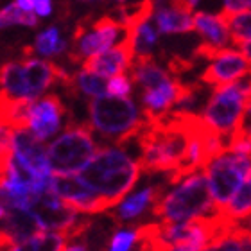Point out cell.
Returning a JSON list of instances; mask_svg holds the SVG:
<instances>
[{
  "instance_id": "cell-1",
  "label": "cell",
  "mask_w": 251,
  "mask_h": 251,
  "mask_svg": "<svg viewBox=\"0 0 251 251\" xmlns=\"http://www.w3.org/2000/svg\"><path fill=\"white\" fill-rule=\"evenodd\" d=\"M140 173V162H135L124 147H102L79 171L77 176L95 192L117 204L135 187Z\"/></svg>"
},
{
  "instance_id": "cell-2",
  "label": "cell",
  "mask_w": 251,
  "mask_h": 251,
  "mask_svg": "<svg viewBox=\"0 0 251 251\" xmlns=\"http://www.w3.org/2000/svg\"><path fill=\"white\" fill-rule=\"evenodd\" d=\"M173 187L171 192L163 194L158 199L151 210L152 215L160 221L183 223L219 212L203 169L185 176Z\"/></svg>"
},
{
  "instance_id": "cell-3",
  "label": "cell",
  "mask_w": 251,
  "mask_h": 251,
  "mask_svg": "<svg viewBox=\"0 0 251 251\" xmlns=\"http://www.w3.org/2000/svg\"><path fill=\"white\" fill-rule=\"evenodd\" d=\"M88 121L100 136L117 146H124L126 142L136 138L146 124L142 110L135 100L111 94L95 97L90 102Z\"/></svg>"
},
{
  "instance_id": "cell-4",
  "label": "cell",
  "mask_w": 251,
  "mask_h": 251,
  "mask_svg": "<svg viewBox=\"0 0 251 251\" xmlns=\"http://www.w3.org/2000/svg\"><path fill=\"white\" fill-rule=\"evenodd\" d=\"M97 151L92 126L77 122L70 115L65 133L49 144V163L54 174H77Z\"/></svg>"
},
{
  "instance_id": "cell-5",
  "label": "cell",
  "mask_w": 251,
  "mask_h": 251,
  "mask_svg": "<svg viewBox=\"0 0 251 251\" xmlns=\"http://www.w3.org/2000/svg\"><path fill=\"white\" fill-rule=\"evenodd\" d=\"M129 27H126L115 16L106 13L92 20L90 16L77 22L72 32V45L68 50L70 63H83L84 59L97 56L124 42L129 36Z\"/></svg>"
},
{
  "instance_id": "cell-6",
  "label": "cell",
  "mask_w": 251,
  "mask_h": 251,
  "mask_svg": "<svg viewBox=\"0 0 251 251\" xmlns=\"http://www.w3.org/2000/svg\"><path fill=\"white\" fill-rule=\"evenodd\" d=\"M248 100L250 94L242 77L233 83L219 84L212 90L210 100L204 106L201 117L210 129L230 138L237 129H241Z\"/></svg>"
},
{
  "instance_id": "cell-7",
  "label": "cell",
  "mask_w": 251,
  "mask_h": 251,
  "mask_svg": "<svg viewBox=\"0 0 251 251\" xmlns=\"http://www.w3.org/2000/svg\"><path fill=\"white\" fill-rule=\"evenodd\" d=\"M208 178L212 196L217 210L225 208L230 203L237 190L242 187L251 173V156L241 152L226 151L219 156L212 158L203 167Z\"/></svg>"
},
{
  "instance_id": "cell-8",
  "label": "cell",
  "mask_w": 251,
  "mask_h": 251,
  "mask_svg": "<svg viewBox=\"0 0 251 251\" xmlns=\"http://www.w3.org/2000/svg\"><path fill=\"white\" fill-rule=\"evenodd\" d=\"M50 188L81 214H102L108 208L115 206L110 199L95 192L90 185H86L79 176L74 174H52Z\"/></svg>"
},
{
  "instance_id": "cell-9",
  "label": "cell",
  "mask_w": 251,
  "mask_h": 251,
  "mask_svg": "<svg viewBox=\"0 0 251 251\" xmlns=\"http://www.w3.org/2000/svg\"><path fill=\"white\" fill-rule=\"evenodd\" d=\"M36 221L40 223L42 230L50 231H67L70 230L79 219V210L63 201L52 188H47L43 192L34 194L29 203Z\"/></svg>"
},
{
  "instance_id": "cell-10",
  "label": "cell",
  "mask_w": 251,
  "mask_h": 251,
  "mask_svg": "<svg viewBox=\"0 0 251 251\" xmlns=\"http://www.w3.org/2000/svg\"><path fill=\"white\" fill-rule=\"evenodd\" d=\"M7 127V126H4ZM13 154L36 174L40 181H52V169L49 163V147L27 127H7Z\"/></svg>"
},
{
  "instance_id": "cell-11",
  "label": "cell",
  "mask_w": 251,
  "mask_h": 251,
  "mask_svg": "<svg viewBox=\"0 0 251 251\" xmlns=\"http://www.w3.org/2000/svg\"><path fill=\"white\" fill-rule=\"evenodd\" d=\"M2 250H20L24 242L42 231V226L27 206H2Z\"/></svg>"
},
{
  "instance_id": "cell-12",
  "label": "cell",
  "mask_w": 251,
  "mask_h": 251,
  "mask_svg": "<svg viewBox=\"0 0 251 251\" xmlns=\"http://www.w3.org/2000/svg\"><path fill=\"white\" fill-rule=\"evenodd\" d=\"M250 72L251 63L244 56V52L225 47L214 54V58L210 59V65L199 75V81H203L208 86H219V84L233 83Z\"/></svg>"
},
{
  "instance_id": "cell-13",
  "label": "cell",
  "mask_w": 251,
  "mask_h": 251,
  "mask_svg": "<svg viewBox=\"0 0 251 251\" xmlns=\"http://www.w3.org/2000/svg\"><path fill=\"white\" fill-rule=\"evenodd\" d=\"M67 108L58 94L43 95L29 104V129L40 138L49 140L61 129Z\"/></svg>"
},
{
  "instance_id": "cell-14",
  "label": "cell",
  "mask_w": 251,
  "mask_h": 251,
  "mask_svg": "<svg viewBox=\"0 0 251 251\" xmlns=\"http://www.w3.org/2000/svg\"><path fill=\"white\" fill-rule=\"evenodd\" d=\"M133 59H135V50H133L131 36H127L124 42L117 43V45H113V47L104 50V52L97 54V56L84 59L81 65H83L84 70L97 72L100 75H104V77H113L117 74L129 70Z\"/></svg>"
},
{
  "instance_id": "cell-15",
  "label": "cell",
  "mask_w": 251,
  "mask_h": 251,
  "mask_svg": "<svg viewBox=\"0 0 251 251\" xmlns=\"http://www.w3.org/2000/svg\"><path fill=\"white\" fill-rule=\"evenodd\" d=\"M154 24L160 34H187L194 29V11L187 0H174L171 4L154 9Z\"/></svg>"
},
{
  "instance_id": "cell-16",
  "label": "cell",
  "mask_w": 251,
  "mask_h": 251,
  "mask_svg": "<svg viewBox=\"0 0 251 251\" xmlns=\"http://www.w3.org/2000/svg\"><path fill=\"white\" fill-rule=\"evenodd\" d=\"M194 31L201 36V42L208 47L219 50L230 45L231 34L228 22L223 13H208V11H196L194 13Z\"/></svg>"
},
{
  "instance_id": "cell-17",
  "label": "cell",
  "mask_w": 251,
  "mask_h": 251,
  "mask_svg": "<svg viewBox=\"0 0 251 251\" xmlns=\"http://www.w3.org/2000/svg\"><path fill=\"white\" fill-rule=\"evenodd\" d=\"M163 190H165L163 183L144 187L142 190H138V192L131 194V196L122 199L121 204L117 206V210L113 214L121 219V223H131V221L140 219L147 210L149 208L152 210L154 203L163 196Z\"/></svg>"
},
{
  "instance_id": "cell-18",
  "label": "cell",
  "mask_w": 251,
  "mask_h": 251,
  "mask_svg": "<svg viewBox=\"0 0 251 251\" xmlns=\"http://www.w3.org/2000/svg\"><path fill=\"white\" fill-rule=\"evenodd\" d=\"M0 81H2V100H31L24 61L4 63Z\"/></svg>"
},
{
  "instance_id": "cell-19",
  "label": "cell",
  "mask_w": 251,
  "mask_h": 251,
  "mask_svg": "<svg viewBox=\"0 0 251 251\" xmlns=\"http://www.w3.org/2000/svg\"><path fill=\"white\" fill-rule=\"evenodd\" d=\"M65 90L68 94H83L86 97H102L108 92V83H106V77L100 75L97 72H92V70H81V72L74 74L68 83L63 84Z\"/></svg>"
},
{
  "instance_id": "cell-20",
  "label": "cell",
  "mask_w": 251,
  "mask_h": 251,
  "mask_svg": "<svg viewBox=\"0 0 251 251\" xmlns=\"http://www.w3.org/2000/svg\"><path fill=\"white\" fill-rule=\"evenodd\" d=\"M158 27L151 24V20L144 22L138 27L131 29V43L135 50V58H149L154 56L158 47Z\"/></svg>"
},
{
  "instance_id": "cell-21",
  "label": "cell",
  "mask_w": 251,
  "mask_h": 251,
  "mask_svg": "<svg viewBox=\"0 0 251 251\" xmlns=\"http://www.w3.org/2000/svg\"><path fill=\"white\" fill-rule=\"evenodd\" d=\"M67 40L61 38V32L56 25L47 27L43 32H40L34 40V45L32 49L36 50L38 54L42 56H47V58H58L59 54H63L67 50Z\"/></svg>"
},
{
  "instance_id": "cell-22",
  "label": "cell",
  "mask_w": 251,
  "mask_h": 251,
  "mask_svg": "<svg viewBox=\"0 0 251 251\" xmlns=\"http://www.w3.org/2000/svg\"><path fill=\"white\" fill-rule=\"evenodd\" d=\"M225 20L228 22L231 34V43L241 47L242 43L251 38V9L241 11V13H223Z\"/></svg>"
},
{
  "instance_id": "cell-23",
  "label": "cell",
  "mask_w": 251,
  "mask_h": 251,
  "mask_svg": "<svg viewBox=\"0 0 251 251\" xmlns=\"http://www.w3.org/2000/svg\"><path fill=\"white\" fill-rule=\"evenodd\" d=\"M38 18L40 16H34L32 11L22 9L16 2H11L2 9L0 13V25L2 29L11 25H25V27H38Z\"/></svg>"
},
{
  "instance_id": "cell-24",
  "label": "cell",
  "mask_w": 251,
  "mask_h": 251,
  "mask_svg": "<svg viewBox=\"0 0 251 251\" xmlns=\"http://www.w3.org/2000/svg\"><path fill=\"white\" fill-rule=\"evenodd\" d=\"M133 244H138V228H129V230L119 228L111 237L108 248L113 251H129Z\"/></svg>"
},
{
  "instance_id": "cell-25",
  "label": "cell",
  "mask_w": 251,
  "mask_h": 251,
  "mask_svg": "<svg viewBox=\"0 0 251 251\" xmlns=\"http://www.w3.org/2000/svg\"><path fill=\"white\" fill-rule=\"evenodd\" d=\"M131 81L124 72L122 74H117L113 77H110L108 81V94L111 95H119V97H129L133 88H131Z\"/></svg>"
},
{
  "instance_id": "cell-26",
  "label": "cell",
  "mask_w": 251,
  "mask_h": 251,
  "mask_svg": "<svg viewBox=\"0 0 251 251\" xmlns=\"http://www.w3.org/2000/svg\"><path fill=\"white\" fill-rule=\"evenodd\" d=\"M251 9V0H225V11L223 13H241Z\"/></svg>"
},
{
  "instance_id": "cell-27",
  "label": "cell",
  "mask_w": 251,
  "mask_h": 251,
  "mask_svg": "<svg viewBox=\"0 0 251 251\" xmlns=\"http://www.w3.org/2000/svg\"><path fill=\"white\" fill-rule=\"evenodd\" d=\"M34 13L40 18H47L52 13V0H36L34 4Z\"/></svg>"
},
{
  "instance_id": "cell-28",
  "label": "cell",
  "mask_w": 251,
  "mask_h": 251,
  "mask_svg": "<svg viewBox=\"0 0 251 251\" xmlns=\"http://www.w3.org/2000/svg\"><path fill=\"white\" fill-rule=\"evenodd\" d=\"M15 2L25 11H34V4H36V0H15Z\"/></svg>"
},
{
  "instance_id": "cell-29",
  "label": "cell",
  "mask_w": 251,
  "mask_h": 251,
  "mask_svg": "<svg viewBox=\"0 0 251 251\" xmlns=\"http://www.w3.org/2000/svg\"><path fill=\"white\" fill-rule=\"evenodd\" d=\"M206 2H208V0H187V4L190 5V9H192V11L201 9V7H203V4L206 5Z\"/></svg>"
},
{
  "instance_id": "cell-30",
  "label": "cell",
  "mask_w": 251,
  "mask_h": 251,
  "mask_svg": "<svg viewBox=\"0 0 251 251\" xmlns=\"http://www.w3.org/2000/svg\"><path fill=\"white\" fill-rule=\"evenodd\" d=\"M241 50L244 52V56H246L248 59H250V63H251V38L248 40V42H244L241 45Z\"/></svg>"
},
{
  "instance_id": "cell-31",
  "label": "cell",
  "mask_w": 251,
  "mask_h": 251,
  "mask_svg": "<svg viewBox=\"0 0 251 251\" xmlns=\"http://www.w3.org/2000/svg\"><path fill=\"white\" fill-rule=\"evenodd\" d=\"M79 2H83V4H100L104 0H79Z\"/></svg>"
}]
</instances>
